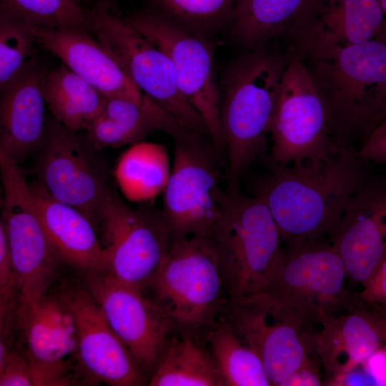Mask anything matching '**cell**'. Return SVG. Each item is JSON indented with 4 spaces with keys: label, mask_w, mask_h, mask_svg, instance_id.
Instances as JSON below:
<instances>
[{
    "label": "cell",
    "mask_w": 386,
    "mask_h": 386,
    "mask_svg": "<svg viewBox=\"0 0 386 386\" xmlns=\"http://www.w3.org/2000/svg\"><path fill=\"white\" fill-rule=\"evenodd\" d=\"M354 146L327 159L277 167L259 182L256 196L269 208L285 246L330 241L350 199L367 182Z\"/></svg>",
    "instance_id": "6da1fadb"
},
{
    "label": "cell",
    "mask_w": 386,
    "mask_h": 386,
    "mask_svg": "<svg viewBox=\"0 0 386 386\" xmlns=\"http://www.w3.org/2000/svg\"><path fill=\"white\" fill-rule=\"evenodd\" d=\"M274 41L243 51L219 81V124L227 162L228 189L267 149L282 75L288 61Z\"/></svg>",
    "instance_id": "7a4b0ae2"
},
{
    "label": "cell",
    "mask_w": 386,
    "mask_h": 386,
    "mask_svg": "<svg viewBox=\"0 0 386 386\" xmlns=\"http://www.w3.org/2000/svg\"><path fill=\"white\" fill-rule=\"evenodd\" d=\"M301 60L338 147L361 144L386 109V44L376 38Z\"/></svg>",
    "instance_id": "3957f363"
},
{
    "label": "cell",
    "mask_w": 386,
    "mask_h": 386,
    "mask_svg": "<svg viewBox=\"0 0 386 386\" xmlns=\"http://www.w3.org/2000/svg\"><path fill=\"white\" fill-rule=\"evenodd\" d=\"M344 263L330 241L285 246L265 285L239 299L290 311L311 325L327 323L357 306L347 287Z\"/></svg>",
    "instance_id": "277c9868"
},
{
    "label": "cell",
    "mask_w": 386,
    "mask_h": 386,
    "mask_svg": "<svg viewBox=\"0 0 386 386\" xmlns=\"http://www.w3.org/2000/svg\"><path fill=\"white\" fill-rule=\"evenodd\" d=\"M229 197L209 238L230 300L259 292L269 280L282 252L274 219L258 196L227 189Z\"/></svg>",
    "instance_id": "5b68a950"
},
{
    "label": "cell",
    "mask_w": 386,
    "mask_h": 386,
    "mask_svg": "<svg viewBox=\"0 0 386 386\" xmlns=\"http://www.w3.org/2000/svg\"><path fill=\"white\" fill-rule=\"evenodd\" d=\"M148 286L173 327L193 332L209 325L222 304L224 286L209 238H173Z\"/></svg>",
    "instance_id": "8992f818"
},
{
    "label": "cell",
    "mask_w": 386,
    "mask_h": 386,
    "mask_svg": "<svg viewBox=\"0 0 386 386\" xmlns=\"http://www.w3.org/2000/svg\"><path fill=\"white\" fill-rule=\"evenodd\" d=\"M88 31L144 94L184 127L211 139L205 121L183 95L174 65L164 51L105 4L89 9Z\"/></svg>",
    "instance_id": "52a82bcc"
},
{
    "label": "cell",
    "mask_w": 386,
    "mask_h": 386,
    "mask_svg": "<svg viewBox=\"0 0 386 386\" xmlns=\"http://www.w3.org/2000/svg\"><path fill=\"white\" fill-rule=\"evenodd\" d=\"M174 157L162 211L173 238L209 237L229 197L222 189L216 152L202 135L174 139Z\"/></svg>",
    "instance_id": "ba28073f"
},
{
    "label": "cell",
    "mask_w": 386,
    "mask_h": 386,
    "mask_svg": "<svg viewBox=\"0 0 386 386\" xmlns=\"http://www.w3.org/2000/svg\"><path fill=\"white\" fill-rule=\"evenodd\" d=\"M3 224L16 275L18 300H32L50 291L61 263L43 225L29 182L20 164L0 154Z\"/></svg>",
    "instance_id": "9c48e42d"
},
{
    "label": "cell",
    "mask_w": 386,
    "mask_h": 386,
    "mask_svg": "<svg viewBox=\"0 0 386 386\" xmlns=\"http://www.w3.org/2000/svg\"><path fill=\"white\" fill-rule=\"evenodd\" d=\"M93 149L79 133L48 117L44 141L35 154L36 180L56 200L99 224L114 190Z\"/></svg>",
    "instance_id": "30bf717a"
},
{
    "label": "cell",
    "mask_w": 386,
    "mask_h": 386,
    "mask_svg": "<svg viewBox=\"0 0 386 386\" xmlns=\"http://www.w3.org/2000/svg\"><path fill=\"white\" fill-rule=\"evenodd\" d=\"M124 19L169 57L183 95L205 121L217 152L224 153L214 58L217 41L189 34L148 9L129 13Z\"/></svg>",
    "instance_id": "8fae6325"
},
{
    "label": "cell",
    "mask_w": 386,
    "mask_h": 386,
    "mask_svg": "<svg viewBox=\"0 0 386 386\" xmlns=\"http://www.w3.org/2000/svg\"><path fill=\"white\" fill-rule=\"evenodd\" d=\"M270 135L276 167L327 159L339 149L308 71L301 60L292 56H288L282 75Z\"/></svg>",
    "instance_id": "7c38bea8"
},
{
    "label": "cell",
    "mask_w": 386,
    "mask_h": 386,
    "mask_svg": "<svg viewBox=\"0 0 386 386\" xmlns=\"http://www.w3.org/2000/svg\"><path fill=\"white\" fill-rule=\"evenodd\" d=\"M108 272L142 291L164 258L173 237L161 210L144 204L133 208L114 191L98 227Z\"/></svg>",
    "instance_id": "4fadbf2b"
},
{
    "label": "cell",
    "mask_w": 386,
    "mask_h": 386,
    "mask_svg": "<svg viewBox=\"0 0 386 386\" xmlns=\"http://www.w3.org/2000/svg\"><path fill=\"white\" fill-rule=\"evenodd\" d=\"M226 321L242 342L260 358L272 385H277L312 360L317 332L286 310L260 303L231 300Z\"/></svg>",
    "instance_id": "5bb4252c"
},
{
    "label": "cell",
    "mask_w": 386,
    "mask_h": 386,
    "mask_svg": "<svg viewBox=\"0 0 386 386\" xmlns=\"http://www.w3.org/2000/svg\"><path fill=\"white\" fill-rule=\"evenodd\" d=\"M377 0H306L282 39L303 59L376 39L386 20Z\"/></svg>",
    "instance_id": "9a60e30c"
},
{
    "label": "cell",
    "mask_w": 386,
    "mask_h": 386,
    "mask_svg": "<svg viewBox=\"0 0 386 386\" xmlns=\"http://www.w3.org/2000/svg\"><path fill=\"white\" fill-rule=\"evenodd\" d=\"M80 274L142 371L153 372L169 344L168 335L173 328L165 312L142 290L121 282L109 272Z\"/></svg>",
    "instance_id": "2e32d148"
},
{
    "label": "cell",
    "mask_w": 386,
    "mask_h": 386,
    "mask_svg": "<svg viewBox=\"0 0 386 386\" xmlns=\"http://www.w3.org/2000/svg\"><path fill=\"white\" fill-rule=\"evenodd\" d=\"M78 326L76 358L88 379L110 386H137L144 372L110 327L99 304L85 286L62 290Z\"/></svg>",
    "instance_id": "e0dca14e"
},
{
    "label": "cell",
    "mask_w": 386,
    "mask_h": 386,
    "mask_svg": "<svg viewBox=\"0 0 386 386\" xmlns=\"http://www.w3.org/2000/svg\"><path fill=\"white\" fill-rule=\"evenodd\" d=\"M330 242L347 277L365 284L386 259V178L369 179L357 190Z\"/></svg>",
    "instance_id": "ac0fdd59"
},
{
    "label": "cell",
    "mask_w": 386,
    "mask_h": 386,
    "mask_svg": "<svg viewBox=\"0 0 386 386\" xmlns=\"http://www.w3.org/2000/svg\"><path fill=\"white\" fill-rule=\"evenodd\" d=\"M48 70L36 56L0 90V152L19 164L36 154L46 137L43 88Z\"/></svg>",
    "instance_id": "d6986e66"
},
{
    "label": "cell",
    "mask_w": 386,
    "mask_h": 386,
    "mask_svg": "<svg viewBox=\"0 0 386 386\" xmlns=\"http://www.w3.org/2000/svg\"><path fill=\"white\" fill-rule=\"evenodd\" d=\"M36 44L57 56L105 98L144 104L151 100L133 83L115 59L87 30L46 29L31 25Z\"/></svg>",
    "instance_id": "ffe728a7"
},
{
    "label": "cell",
    "mask_w": 386,
    "mask_h": 386,
    "mask_svg": "<svg viewBox=\"0 0 386 386\" xmlns=\"http://www.w3.org/2000/svg\"><path fill=\"white\" fill-rule=\"evenodd\" d=\"M29 186L60 262L80 274L108 272L106 252L94 224L79 210L51 197L36 179Z\"/></svg>",
    "instance_id": "44dd1931"
},
{
    "label": "cell",
    "mask_w": 386,
    "mask_h": 386,
    "mask_svg": "<svg viewBox=\"0 0 386 386\" xmlns=\"http://www.w3.org/2000/svg\"><path fill=\"white\" fill-rule=\"evenodd\" d=\"M49 292L35 300H19L16 319L25 354L37 362L61 363L76 356L78 326L63 292Z\"/></svg>",
    "instance_id": "7402d4cb"
},
{
    "label": "cell",
    "mask_w": 386,
    "mask_h": 386,
    "mask_svg": "<svg viewBox=\"0 0 386 386\" xmlns=\"http://www.w3.org/2000/svg\"><path fill=\"white\" fill-rule=\"evenodd\" d=\"M157 131L166 132L173 139L201 135L184 127L152 100L139 104L126 99L106 98L101 112L82 136L98 152L132 145Z\"/></svg>",
    "instance_id": "603a6c76"
},
{
    "label": "cell",
    "mask_w": 386,
    "mask_h": 386,
    "mask_svg": "<svg viewBox=\"0 0 386 386\" xmlns=\"http://www.w3.org/2000/svg\"><path fill=\"white\" fill-rule=\"evenodd\" d=\"M385 314L357 305L352 311L322 325L315 353L326 379L358 365L380 347L385 338Z\"/></svg>",
    "instance_id": "cb8c5ba5"
},
{
    "label": "cell",
    "mask_w": 386,
    "mask_h": 386,
    "mask_svg": "<svg viewBox=\"0 0 386 386\" xmlns=\"http://www.w3.org/2000/svg\"><path fill=\"white\" fill-rule=\"evenodd\" d=\"M43 92L53 118L76 133L88 128L106 101L94 87L63 63L49 69Z\"/></svg>",
    "instance_id": "d4e9b609"
},
{
    "label": "cell",
    "mask_w": 386,
    "mask_h": 386,
    "mask_svg": "<svg viewBox=\"0 0 386 386\" xmlns=\"http://www.w3.org/2000/svg\"><path fill=\"white\" fill-rule=\"evenodd\" d=\"M305 1L236 0L229 36L244 51L282 39Z\"/></svg>",
    "instance_id": "484cf974"
},
{
    "label": "cell",
    "mask_w": 386,
    "mask_h": 386,
    "mask_svg": "<svg viewBox=\"0 0 386 386\" xmlns=\"http://www.w3.org/2000/svg\"><path fill=\"white\" fill-rule=\"evenodd\" d=\"M171 169L165 145L142 141L130 145L120 156L114 176L128 200L147 203L163 194Z\"/></svg>",
    "instance_id": "4316f807"
},
{
    "label": "cell",
    "mask_w": 386,
    "mask_h": 386,
    "mask_svg": "<svg viewBox=\"0 0 386 386\" xmlns=\"http://www.w3.org/2000/svg\"><path fill=\"white\" fill-rule=\"evenodd\" d=\"M151 386H224L211 354L192 339L173 340L149 382Z\"/></svg>",
    "instance_id": "83f0119b"
},
{
    "label": "cell",
    "mask_w": 386,
    "mask_h": 386,
    "mask_svg": "<svg viewBox=\"0 0 386 386\" xmlns=\"http://www.w3.org/2000/svg\"><path fill=\"white\" fill-rule=\"evenodd\" d=\"M152 11L185 31L215 39L229 29L236 0H148Z\"/></svg>",
    "instance_id": "f1b7e54d"
},
{
    "label": "cell",
    "mask_w": 386,
    "mask_h": 386,
    "mask_svg": "<svg viewBox=\"0 0 386 386\" xmlns=\"http://www.w3.org/2000/svg\"><path fill=\"white\" fill-rule=\"evenodd\" d=\"M211 355L224 386L272 385L258 355L224 320L209 336Z\"/></svg>",
    "instance_id": "f546056e"
},
{
    "label": "cell",
    "mask_w": 386,
    "mask_h": 386,
    "mask_svg": "<svg viewBox=\"0 0 386 386\" xmlns=\"http://www.w3.org/2000/svg\"><path fill=\"white\" fill-rule=\"evenodd\" d=\"M0 9L37 27L89 28V9L81 0H0Z\"/></svg>",
    "instance_id": "4dcf8cb0"
},
{
    "label": "cell",
    "mask_w": 386,
    "mask_h": 386,
    "mask_svg": "<svg viewBox=\"0 0 386 386\" xmlns=\"http://www.w3.org/2000/svg\"><path fill=\"white\" fill-rule=\"evenodd\" d=\"M31 25L0 9V90L37 56Z\"/></svg>",
    "instance_id": "1f68e13d"
},
{
    "label": "cell",
    "mask_w": 386,
    "mask_h": 386,
    "mask_svg": "<svg viewBox=\"0 0 386 386\" xmlns=\"http://www.w3.org/2000/svg\"><path fill=\"white\" fill-rule=\"evenodd\" d=\"M18 294L11 255L3 224L0 222V307L1 316L11 307L14 295Z\"/></svg>",
    "instance_id": "d6a6232c"
},
{
    "label": "cell",
    "mask_w": 386,
    "mask_h": 386,
    "mask_svg": "<svg viewBox=\"0 0 386 386\" xmlns=\"http://www.w3.org/2000/svg\"><path fill=\"white\" fill-rule=\"evenodd\" d=\"M360 292H355L358 305L374 307L382 312L386 306V259L369 277Z\"/></svg>",
    "instance_id": "836d02e7"
},
{
    "label": "cell",
    "mask_w": 386,
    "mask_h": 386,
    "mask_svg": "<svg viewBox=\"0 0 386 386\" xmlns=\"http://www.w3.org/2000/svg\"><path fill=\"white\" fill-rule=\"evenodd\" d=\"M358 154L365 161L386 165V121L371 132L358 149Z\"/></svg>",
    "instance_id": "e575fe53"
},
{
    "label": "cell",
    "mask_w": 386,
    "mask_h": 386,
    "mask_svg": "<svg viewBox=\"0 0 386 386\" xmlns=\"http://www.w3.org/2000/svg\"><path fill=\"white\" fill-rule=\"evenodd\" d=\"M323 385L357 386L377 385L372 377L360 363L347 372L326 379L323 382Z\"/></svg>",
    "instance_id": "d590c367"
},
{
    "label": "cell",
    "mask_w": 386,
    "mask_h": 386,
    "mask_svg": "<svg viewBox=\"0 0 386 386\" xmlns=\"http://www.w3.org/2000/svg\"><path fill=\"white\" fill-rule=\"evenodd\" d=\"M323 385L322 377L313 359L300 367L279 386H318Z\"/></svg>",
    "instance_id": "8d00e7d4"
},
{
    "label": "cell",
    "mask_w": 386,
    "mask_h": 386,
    "mask_svg": "<svg viewBox=\"0 0 386 386\" xmlns=\"http://www.w3.org/2000/svg\"><path fill=\"white\" fill-rule=\"evenodd\" d=\"M377 385H386V351L378 348L361 362Z\"/></svg>",
    "instance_id": "74e56055"
},
{
    "label": "cell",
    "mask_w": 386,
    "mask_h": 386,
    "mask_svg": "<svg viewBox=\"0 0 386 386\" xmlns=\"http://www.w3.org/2000/svg\"><path fill=\"white\" fill-rule=\"evenodd\" d=\"M82 3L84 1H91L94 3L93 6L98 4H105L109 7L112 6V4L117 0H81Z\"/></svg>",
    "instance_id": "f35d334b"
},
{
    "label": "cell",
    "mask_w": 386,
    "mask_h": 386,
    "mask_svg": "<svg viewBox=\"0 0 386 386\" xmlns=\"http://www.w3.org/2000/svg\"><path fill=\"white\" fill-rule=\"evenodd\" d=\"M377 39L382 40L384 43L386 44V20L384 23L383 28L377 37Z\"/></svg>",
    "instance_id": "ab89813d"
},
{
    "label": "cell",
    "mask_w": 386,
    "mask_h": 386,
    "mask_svg": "<svg viewBox=\"0 0 386 386\" xmlns=\"http://www.w3.org/2000/svg\"><path fill=\"white\" fill-rule=\"evenodd\" d=\"M384 13L386 15V0H377Z\"/></svg>",
    "instance_id": "60d3db41"
},
{
    "label": "cell",
    "mask_w": 386,
    "mask_h": 386,
    "mask_svg": "<svg viewBox=\"0 0 386 386\" xmlns=\"http://www.w3.org/2000/svg\"><path fill=\"white\" fill-rule=\"evenodd\" d=\"M384 342L385 343V350L386 351V314H385V338H384Z\"/></svg>",
    "instance_id": "b9f144b4"
},
{
    "label": "cell",
    "mask_w": 386,
    "mask_h": 386,
    "mask_svg": "<svg viewBox=\"0 0 386 386\" xmlns=\"http://www.w3.org/2000/svg\"><path fill=\"white\" fill-rule=\"evenodd\" d=\"M384 121H386V109H385V111H384V112H383V114L382 115L380 123H381L382 122H384Z\"/></svg>",
    "instance_id": "7bdbcfd3"
},
{
    "label": "cell",
    "mask_w": 386,
    "mask_h": 386,
    "mask_svg": "<svg viewBox=\"0 0 386 386\" xmlns=\"http://www.w3.org/2000/svg\"><path fill=\"white\" fill-rule=\"evenodd\" d=\"M382 312L386 314V306L382 309Z\"/></svg>",
    "instance_id": "ee69618b"
}]
</instances>
